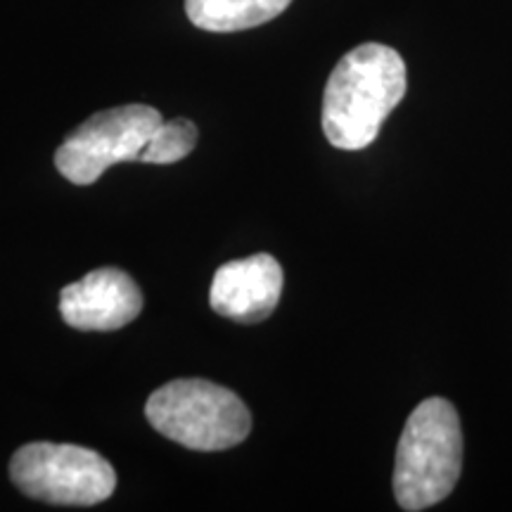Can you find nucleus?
Wrapping results in <instances>:
<instances>
[{
	"mask_svg": "<svg viewBox=\"0 0 512 512\" xmlns=\"http://www.w3.org/2000/svg\"><path fill=\"white\" fill-rule=\"evenodd\" d=\"M408 88L406 62L394 48L363 43L332 69L323 93V131L339 150H363Z\"/></svg>",
	"mask_w": 512,
	"mask_h": 512,
	"instance_id": "1",
	"label": "nucleus"
},
{
	"mask_svg": "<svg viewBox=\"0 0 512 512\" xmlns=\"http://www.w3.org/2000/svg\"><path fill=\"white\" fill-rule=\"evenodd\" d=\"M463 470V430L451 401L425 399L396 446L394 496L403 510H427L456 489Z\"/></svg>",
	"mask_w": 512,
	"mask_h": 512,
	"instance_id": "2",
	"label": "nucleus"
},
{
	"mask_svg": "<svg viewBox=\"0 0 512 512\" xmlns=\"http://www.w3.org/2000/svg\"><path fill=\"white\" fill-rule=\"evenodd\" d=\"M150 425L166 439L192 451H226L252 432L245 401L209 380H174L145 403Z\"/></svg>",
	"mask_w": 512,
	"mask_h": 512,
	"instance_id": "3",
	"label": "nucleus"
},
{
	"mask_svg": "<svg viewBox=\"0 0 512 512\" xmlns=\"http://www.w3.org/2000/svg\"><path fill=\"white\" fill-rule=\"evenodd\" d=\"M10 479L24 496L53 505H98L117 489V472L98 451L50 441L17 448Z\"/></svg>",
	"mask_w": 512,
	"mask_h": 512,
	"instance_id": "4",
	"label": "nucleus"
},
{
	"mask_svg": "<svg viewBox=\"0 0 512 512\" xmlns=\"http://www.w3.org/2000/svg\"><path fill=\"white\" fill-rule=\"evenodd\" d=\"M162 121L150 105H121L93 114L57 147V171L74 185H93L110 166L138 162Z\"/></svg>",
	"mask_w": 512,
	"mask_h": 512,
	"instance_id": "5",
	"label": "nucleus"
},
{
	"mask_svg": "<svg viewBox=\"0 0 512 512\" xmlns=\"http://www.w3.org/2000/svg\"><path fill=\"white\" fill-rule=\"evenodd\" d=\"M143 311V292L121 268H98L60 292L64 323L76 330H119Z\"/></svg>",
	"mask_w": 512,
	"mask_h": 512,
	"instance_id": "6",
	"label": "nucleus"
},
{
	"mask_svg": "<svg viewBox=\"0 0 512 512\" xmlns=\"http://www.w3.org/2000/svg\"><path fill=\"white\" fill-rule=\"evenodd\" d=\"M283 294V266L271 254L228 261L214 275L211 309L235 323H261L275 311Z\"/></svg>",
	"mask_w": 512,
	"mask_h": 512,
	"instance_id": "7",
	"label": "nucleus"
},
{
	"mask_svg": "<svg viewBox=\"0 0 512 512\" xmlns=\"http://www.w3.org/2000/svg\"><path fill=\"white\" fill-rule=\"evenodd\" d=\"M292 0H185V12L197 29L230 34L254 29L283 15Z\"/></svg>",
	"mask_w": 512,
	"mask_h": 512,
	"instance_id": "8",
	"label": "nucleus"
},
{
	"mask_svg": "<svg viewBox=\"0 0 512 512\" xmlns=\"http://www.w3.org/2000/svg\"><path fill=\"white\" fill-rule=\"evenodd\" d=\"M200 131L190 119L162 121L155 128L147 145L140 152L138 162L145 164H176L195 150Z\"/></svg>",
	"mask_w": 512,
	"mask_h": 512,
	"instance_id": "9",
	"label": "nucleus"
}]
</instances>
